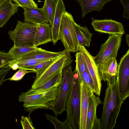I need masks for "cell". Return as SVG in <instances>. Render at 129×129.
<instances>
[{
    "instance_id": "6da1fadb",
    "label": "cell",
    "mask_w": 129,
    "mask_h": 129,
    "mask_svg": "<svg viewBox=\"0 0 129 129\" xmlns=\"http://www.w3.org/2000/svg\"><path fill=\"white\" fill-rule=\"evenodd\" d=\"M124 101L120 98L116 81L107 84L100 119L101 129H112L115 126L121 106Z\"/></svg>"
},
{
    "instance_id": "7a4b0ae2",
    "label": "cell",
    "mask_w": 129,
    "mask_h": 129,
    "mask_svg": "<svg viewBox=\"0 0 129 129\" xmlns=\"http://www.w3.org/2000/svg\"><path fill=\"white\" fill-rule=\"evenodd\" d=\"M73 72V80L66 101V111L72 129H80V81L77 72Z\"/></svg>"
},
{
    "instance_id": "3957f363",
    "label": "cell",
    "mask_w": 129,
    "mask_h": 129,
    "mask_svg": "<svg viewBox=\"0 0 129 129\" xmlns=\"http://www.w3.org/2000/svg\"><path fill=\"white\" fill-rule=\"evenodd\" d=\"M58 88L46 92L28 94L22 93L18 96L19 102H23V106L29 114L40 109H49L53 105L57 96Z\"/></svg>"
},
{
    "instance_id": "277c9868",
    "label": "cell",
    "mask_w": 129,
    "mask_h": 129,
    "mask_svg": "<svg viewBox=\"0 0 129 129\" xmlns=\"http://www.w3.org/2000/svg\"><path fill=\"white\" fill-rule=\"evenodd\" d=\"M75 22L71 13L65 11L63 13L59 30V38L65 49L77 52L78 44L75 27Z\"/></svg>"
},
{
    "instance_id": "5b68a950",
    "label": "cell",
    "mask_w": 129,
    "mask_h": 129,
    "mask_svg": "<svg viewBox=\"0 0 129 129\" xmlns=\"http://www.w3.org/2000/svg\"><path fill=\"white\" fill-rule=\"evenodd\" d=\"M73 72L70 65L63 70L61 83L58 88L57 98L53 106L49 109L56 117L66 110L67 99L73 79Z\"/></svg>"
},
{
    "instance_id": "8992f818",
    "label": "cell",
    "mask_w": 129,
    "mask_h": 129,
    "mask_svg": "<svg viewBox=\"0 0 129 129\" xmlns=\"http://www.w3.org/2000/svg\"><path fill=\"white\" fill-rule=\"evenodd\" d=\"M36 27V24L17 20L14 29L9 30L8 34L14 46L34 47Z\"/></svg>"
},
{
    "instance_id": "52a82bcc",
    "label": "cell",
    "mask_w": 129,
    "mask_h": 129,
    "mask_svg": "<svg viewBox=\"0 0 129 129\" xmlns=\"http://www.w3.org/2000/svg\"><path fill=\"white\" fill-rule=\"evenodd\" d=\"M70 52L65 49L64 52L37 78H36L32 88L39 87L48 81L68 66L73 61Z\"/></svg>"
},
{
    "instance_id": "ba28073f",
    "label": "cell",
    "mask_w": 129,
    "mask_h": 129,
    "mask_svg": "<svg viewBox=\"0 0 129 129\" xmlns=\"http://www.w3.org/2000/svg\"><path fill=\"white\" fill-rule=\"evenodd\" d=\"M122 35H110L101 45L99 52L93 58L97 66L109 59L116 58L121 45Z\"/></svg>"
},
{
    "instance_id": "9c48e42d",
    "label": "cell",
    "mask_w": 129,
    "mask_h": 129,
    "mask_svg": "<svg viewBox=\"0 0 129 129\" xmlns=\"http://www.w3.org/2000/svg\"><path fill=\"white\" fill-rule=\"evenodd\" d=\"M129 49L122 57L118 66L116 77L117 89L121 98L124 100L129 96Z\"/></svg>"
},
{
    "instance_id": "30bf717a",
    "label": "cell",
    "mask_w": 129,
    "mask_h": 129,
    "mask_svg": "<svg viewBox=\"0 0 129 129\" xmlns=\"http://www.w3.org/2000/svg\"><path fill=\"white\" fill-rule=\"evenodd\" d=\"M78 51L82 54L85 60L87 68L92 78L95 88L94 93L100 95L102 85L97 66L92 56L84 46H79Z\"/></svg>"
},
{
    "instance_id": "8fae6325",
    "label": "cell",
    "mask_w": 129,
    "mask_h": 129,
    "mask_svg": "<svg viewBox=\"0 0 129 129\" xmlns=\"http://www.w3.org/2000/svg\"><path fill=\"white\" fill-rule=\"evenodd\" d=\"M91 24L95 31L101 33L110 35H123L124 33V27L122 23L111 18L94 19Z\"/></svg>"
},
{
    "instance_id": "7c38bea8",
    "label": "cell",
    "mask_w": 129,
    "mask_h": 129,
    "mask_svg": "<svg viewBox=\"0 0 129 129\" xmlns=\"http://www.w3.org/2000/svg\"><path fill=\"white\" fill-rule=\"evenodd\" d=\"M118 64L116 58H112L97 66L102 80L107 82V84L116 81Z\"/></svg>"
},
{
    "instance_id": "4fadbf2b",
    "label": "cell",
    "mask_w": 129,
    "mask_h": 129,
    "mask_svg": "<svg viewBox=\"0 0 129 129\" xmlns=\"http://www.w3.org/2000/svg\"><path fill=\"white\" fill-rule=\"evenodd\" d=\"M101 103L100 97L92 93L89 99L86 129H101L100 119L97 118L96 112L98 106Z\"/></svg>"
},
{
    "instance_id": "5bb4252c",
    "label": "cell",
    "mask_w": 129,
    "mask_h": 129,
    "mask_svg": "<svg viewBox=\"0 0 129 129\" xmlns=\"http://www.w3.org/2000/svg\"><path fill=\"white\" fill-rule=\"evenodd\" d=\"M80 129H86L87 114L88 106L89 99L90 95L93 92L83 81H80Z\"/></svg>"
},
{
    "instance_id": "9a60e30c",
    "label": "cell",
    "mask_w": 129,
    "mask_h": 129,
    "mask_svg": "<svg viewBox=\"0 0 129 129\" xmlns=\"http://www.w3.org/2000/svg\"><path fill=\"white\" fill-rule=\"evenodd\" d=\"M22 8L24 10V20L25 22L36 25L45 23H49L48 20L42 8L26 7Z\"/></svg>"
},
{
    "instance_id": "2e32d148",
    "label": "cell",
    "mask_w": 129,
    "mask_h": 129,
    "mask_svg": "<svg viewBox=\"0 0 129 129\" xmlns=\"http://www.w3.org/2000/svg\"><path fill=\"white\" fill-rule=\"evenodd\" d=\"M51 26L49 23H45L37 25L34 37V46L37 47L52 42Z\"/></svg>"
},
{
    "instance_id": "e0dca14e",
    "label": "cell",
    "mask_w": 129,
    "mask_h": 129,
    "mask_svg": "<svg viewBox=\"0 0 129 129\" xmlns=\"http://www.w3.org/2000/svg\"><path fill=\"white\" fill-rule=\"evenodd\" d=\"M56 7L53 23L51 27L52 42L55 45L59 40V30L63 13L66 11L62 0H56Z\"/></svg>"
},
{
    "instance_id": "ac0fdd59",
    "label": "cell",
    "mask_w": 129,
    "mask_h": 129,
    "mask_svg": "<svg viewBox=\"0 0 129 129\" xmlns=\"http://www.w3.org/2000/svg\"><path fill=\"white\" fill-rule=\"evenodd\" d=\"M18 7L12 0H2L0 2V28L17 12Z\"/></svg>"
},
{
    "instance_id": "d6986e66",
    "label": "cell",
    "mask_w": 129,
    "mask_h": 129,
    "mask_svg": "<svg viewBox=\"0 0 129 129\" xmlns=\"http://www.w3.org/2000/svg\"><path fill=\"white\" fill-rule=\"evenodd\" d=\"M62 71L42 85L35 88H32L25 93L31 94L42 93L51 89L57 88L60 84L62 78Z\"/></svg>"
},
{
    "instance_id": "ffe728a7",
    "label": "cell",
    "mask_w": 129,
    "mask_h": 129,
    "mask_svg": "<svg viewBox=\"0 0 129 129\" xmlns=\"http://www.w3.org/2000/svg\"><path fill=\"white\" fill-rule=\"evenodd\" d=\"M112 0H77L82 9V16L83 18L88 13L92 11L99 12L104 5Z\"/></svg>"
},
{
    "instance_id": "44dd1931",
    "label": "cell",
    "mask_w": 129,
    "mask_h": 129,
    "mask_svg": "<svg viewBox=\"0 0 129 129\" xmlns=\"http://www.w3.org/2000/svg\"><path fill=\"white\" fill-rule=\"evenodd\" d=\"M64 50L59 52H54L40 48L39 50L31 52L17 58L21 60L34 59L49 60L58 56L64 52Z\"/></svg>"
},
{
    "instance_id": "7402d4cb",
    "label": "cell",
    "mask_w": 129,
    "mask_h": 129,
    "mask_svg": "<svg viewBox=\"0 0 129 129\" xmlns=\"http://www.w3.org/2000/svg\"><path fill=\"white\" fill-rule=\"evenodd\" d=\"M74 25L78 46L89 47L93 34L90 32L86 26H81L75 22Z\"/></svg>"
},
{
    "instance_id": "603a6c76",
    "label": "cell",
    "mask_w": 129,
    "mask_h": 129,
    "mask_svg": "<svg viewBox=\"0 0 129 129\" xmlns=\"http://www.w3.org/2000/svg\"><path fill=\"white\" fill-rule=\"evenodd\" d=\"M40 48L36 47H25L13 45L8 52L12 60L18 58L32 51Z\"/></svg>"
},
{
    "instance_id": "cb8c5ba5",
    "label": "cell",
    "mask_w": 129,
    "mask_h": 129,
    "mask_svg": "<svg viewBox=\"0 0 129 129\" xmlns=\"http://www.w3.org/2000/svg\"><path fill=\"white\" fill-rule=\"evenodd\" d=\"M56 5V0H45L42 8L51 27L53 23Z\"/></svg>"
},
{
    "instance_id": "d4e9b609",
    "label": "cell",
    "mask_w": 129,
    "mask_h": 129,
    "mask_svg": "<svg viewBox=\"0 0 129 129\" xmlns=\"http://www.w3.org/2000/svg\"><path fill=\"white\" fill-rule=\"evenodd\" d=\"M45 115L47 120L54 125L55 129H72L71 125L67 118L64 122L59 120L56 116L45 113Z\"/></svg>"
},
{
    "instance_id": "484cf974",
    "label": "cell",
    "mask_w": 129,
    "mask_h": 129,
    "mask_svg": "<svg viewBox=\"0 0 129 129\" xmlns=\"http://www.w3.org/2000/svg\"><path fill=\"white\" fill-rule=\"evenodd\" d=\"M64 52L57 57L54 59L47 60L36 65L34 67V71L36 73V78H37L44 72L51 64L57 60Z\"/></svg>"
},
{
    "instance_id": "4316f807",
    "label": "cell",
    "mask_w": 129,
    "mask_h": 129,
    "mask_svg": "<svg viewBox=\"0 0 129 129\" xmlns=\"http://www.w3.org/2000/svg\"><path fill=\"white\" fill-rule=\"evenodd\" d=\"M75 55L76 64L75 70L78 74L79 77L85 71L87 66L83 57L80 52H77Z\"/></svg>"
},
{
    "instance_id": "83f0119b",
    "label": "cell",
    "mask_w": 129,
    "mask_h": 129,
    "mask_svg": "<svg viewBox=\"0 0 129 129\" xmlns=\"http://www.w3.org/2000/svg\"><path fill=\"white\" fill-rule=\"evenodd\" d=\"M79 78L80 81H84L89 87L93 93H94L95 90L93 82L87 67L84 72L81 76Z\"/></svg>"
},
{
    "instance_id": "f1b7e54d",
    "label": "cell",
    "mask_w": 129,
    "mask_h": 129,
    "mask_svg": "<svg viewBox=\"0 0 129 129\" xmlns=\"http://www.w3.org/2000/svg\"><path fill=\"white\" fill-rule=\"evenodd\" d=\"M18 7H24L34 8L38 7V4L33 0H12Z\"/></svg>"
},
{
    "instance_id": "f546056e",
    "label": "cell",
    "mask_w": 129,
    "mask_h": 129,
    "mask_svg": "<svg viewBox=\"0 0 129 129\" xmlns=\"http://www.w3.org/2000/svg\"><path fill=\"white\" fill-rule=\"evenodd\" d=\"M12 60L8 53L0 50V69L9 67L8 63Z\"/></svg>"
},
{
    "instance_id": "4dcf8cb0",
    "label": "cell",
    "mask_w": 129,
    "mask_h": 129,
    "mask_svg": "<svg viewBox=\"0 0 129 129\" xmlns=\"http://www.w3.org/2000/svg\"><path fill=\"white\" fill-rule=\"evenodd\" d=\"M20 122L23 129H35L29 115L25 117L22 116Z\"/></svg>"
},
{
    "instance_id": "1f68e13d",
    "label": "cell",
    "mask_w": 129,
    "mask_h": 129,
    "mask_svg": "<svg viewBox=\"0 0 129 129\" xmlns=\"http://www.w3.org/2000/svg\"><path fill=\"white\" fill-rule=\"evenodd\" d=\"M18 71L11 78L7 79L10 81H19L23 78L26 73L30 72H34V71H28L27 70L22 69H19Z\"/></svg>"
},
{
    "instance_id": "d6a6232c",
    "label": "cell",
    "mask_w": 129,
    "mask_h": 129,
    "mask_svg": "<svg viewBox=\"0 0 129 129\" xmlns=\"http://www.w3.org/2000/svg\"><path fill=\"white\" fill-rule=\"evenodd\" d=\"M124 7V12L122 16L127 19H129V0H120Z\"/></svg>"
},
{
    "instance_id": "836d02e7",
    "label": "cell",
    "mask_w": 129,
    "mask_h": 129,
    "mask_svg": "<svg viewBox=\"0 0 129 129\" xmlns=\"http://www.w3.org/2000/svg\"><path fill=\"white\" fill-rule=\"evenodd\" d=\"M11 69V67L9 66L0 69V87L4 81L5 77Z\"/></svg>"
},
{
    "instance_id": "e575fe53",
    "label": "cell",
    "mask_w": 129,
    "mask_h": 129,
    "mask_svg": "<svg viewBox=\"0 0 129 129\" xmlns=\"http://www.w3.org/2000/svg\"><path fill=\"white\" fill-rule=\"evenodd\" d=\"M126 42L127 43V44L128 46L129 47V35H127L126 36Z\"/></svg>"
},
{
    "instance_id": "d590c367",
    "label": "cell",
    "mask_w": 129,
    "mask_h": 129,
    "mask_svg": "<svg viewBox=\"0 0 129 129\" xmlns=\"http://www.w3.org/2000/svg\"><path fill=\"white\" fill-rule=\"evenodd\" d=\"M2 0H0V2Z\"/></svg>"
},
{
    "instance_id": "8d00e7d4",
    "label": "cell",
    "mask_w": 129,
    "mask_h": 129,
    "mask_svg": "<svg viewBox=\"0 0 129 129\" xmlns=\"http://www.w3.org/2000/svg\"></svg>"
}]
</instances>
